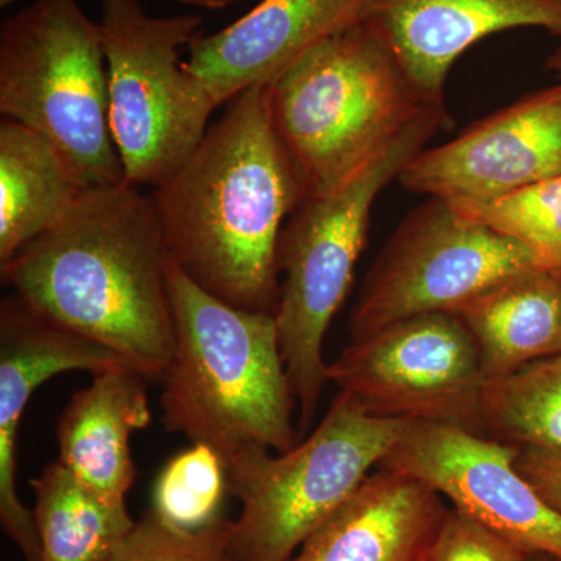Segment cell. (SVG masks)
<instances>
[{
  "label": "cell",
  "instance_id": "6da1fadb",
  "mask_svg": "<svg viewBox=\"0 0 561 561\" xmlns=\"http://www.w3.org/2000/svg\"><path fill=\"white\" fill-rule=\"evenodd\" d=\"M171 260L153 197L125 183L84 191L0 275L44 319L162 381L175 350Z\"/></svg>",
  "mask_w": 561,
  "mask_h": 561
},
{
  "label": "cell",
  "instance_id": "7a4b0ae2",
  "mask_svg": "<svg viewBox=\"0 0 561 561\" xmlns=\"http://www.w3.org/2000/svg\"><path fill=\"white\" fill-rule=\"evenodd\" d=\"M151 197L181 271L228 305L276 312L280 232L306 195L273 124L268 84L236 95Z\"/></svg>",
  "mask_w": 561,
  "mask_h": 561
},
{
  "label": "cell",
  "instance_id": "3957f363",
  "mask_svg": "<svg viewBox=\"0 0 561 561\" xmlns=\"http://www.w3.org/2000/svg\"><path fill=\"white\" fill-rule=\"evenodd\" d=\"M175 350L161 394L162 424L227 460L247 445L286 453L300 443L275 313L210 295L169 267Z\"/></svg>",
  "mask_w": 561,
  "mask_h": 561
},
{
  "label": "cell",
  "instance_id": "277c9868",
  "mask_svg": "<svg viewBox=\"0 0 561 561\" xmlns=\"http://www.w3.org/2000/svg\"><path fill=\"white\" fill-rule=\"evenodd\" d=\"M268 101L306 198L337 190L426 111L445 106L416 90L390 47L362 21L268 84Z\"/></svg>",
  "mask_w": 561,
  "mask_h": 561
},
{
  "label": "cell",
  "instance_id": "5b68a950",
  "mask_svg": "<svg viewBox=\"0 0 561 561\" xmlns=\"http://www.w3.org/2000/svg\"><path fill=\"white\" fill-rule=\"evenodd\" d=\"M448 127L446 106L426 111L337 190L305 198L280 232L278 267L284 279L275 319L280 356L300 409V435L312 426L330 382L324 337L353 284L373 206L408 162Z\"/></svg>",
  "mask_w": 561,
  "mask_h": 561
},
{
  "label": "cell",
  "instance_id": "8992f818",
  "mask_svg": "<svg viewBox=\"0 0 561 561\" xmlns=\"http://www.w3.org/2000/svg\"><path fill=\"white\" fill-rule=\"evenodd\" d=\"M412 420L370 415L339 391L319 426L279 456L247 445L224 461L241 502L230 524L236 561H289L367 481Z\"/></svg>",
  "mask_w": 561,
  "mask_h": 561
},
{
  "label": "cell",
  "instance_id": "52a82bcc",
  "mask_svg": "<svg viewBox=\"0 0 561 561\" xmlns=\"http://www.w3.org/2000/svg\"><path fill=\"white\" fill-rule=\"evenodd\" d=\"M0 111L46 136L84 190L127 183L111 133L101 25L77 0H35L3 22Z\"/></svg>",
  "mask_w": 561,
  "mask_h": 561
},
{
  "label": "cell",
  "instance_id": "ba28073f",
  "mask_svg": "<svg viewBox=\"0 0 561 561\" xmlns=\"http://www.w3.org/2000/svg\"><path fill=\"white\" fill-rule=\"evenodd\" d=\"M202 24L197 13L153 18L139 0H102L111 133L131 186H161L209 130L219 105L180 60Z\"/></svg>",
  "mask_w": 561,
  "mask_h": 561
},
{
  "label": "cell",
  "instance_id": "9c48e42d",
  "mask_svg": "<svg viewBox=\"0 0 561 561\" xmlns=\"http://www.w3.org/2000/svg\"><path fill=\"white\" fill-rule=\"evenodd\" d=\"M537 267L522 243L430 198L402 220L368 271L351 312V341L424 313H456L502 280Z\"/></svg>",
  "mask_w": 561,
  "mask_h": 561
},
{
  "label": "cell",
  "instance_id": "30bf717a",
  "mask_svg": "<svg viewBox=\"0 0 561 561\" xmlns=\"http://www.w3.org/2000/svg\"><path fill=\"white\" fill-rule=\"evenodd\" d=\"M330 382L370 415L453 424L485 435L478 343L457 313H424L351 341Z\"/></svg>",
  "mask_w": 561,
  "mask_h": 561
},
{
  "label": "cell",
  "instance_id": "8fae6325",
  "mask_svg": "<svg viewBox=\"0 0 561 561\" xmlns=\"http://www.w3.org/2000/svg\"><path fill=\"white\" fill-rule=\"evenodd\" d=\"M518 454L489 435L412 420L379 468L424 483L529 556L561 561V512L518 471Z\"/></svg>",
  "mask_w": 561,
  "mask_h": 561
},
{
  "label": "cell",
  "instance_id": "7c38bea8",
  "mask_svg": "<svg viewBox=\"0 0 561 561\" xmlns=\"http://www.w3.org/2000/svg\"><path fill=\"white\" fill-rule=\"evenodd\" d=\"M561 175V81L531 92L457 138L424 147L402 169L404 190L446 202H489Z\"/></svg>",
  "mask_w": 561,
  "mask_h": 561
},
{
  "label": "cell",
  "instance_id": "4fadbf2b",
  "mask_svg": "<svg viewBox=\"0 0 561 561\" xmlns=\"http://www.w3.org/2000/svg\"><path fill=\"white\" fill-rule=\"evenodd\" d=\"M127 367L119 356L44 319L16 294L0 301V523L25 561H41L33 511L18 493V438L32 394L61 373Z\"/></svg>",
  "mask_w": 561,
  "mask_h": 561
},
{
  "label": "cell",
  "instance_id": "5bb4252c",
  "mask_svg": "<svg viewBox=\"0 0 561 561\" xmlns=\"http://www.w3.org/2000/svg\"><path fill=\"white\" fill-rule=\"evenodd\" d=\"M360 21L390 47L405 76L445 103L449 70L479 41L541 28L561 43V0H364Z\"/></svg>",
  "mask_w": 561,
  "mask_h": 561
},
{
  "label": "cell",
  "instance_id": "9a60e30c",
  "mask_svg": "<svg viewBox=\"0 0 561 561\" xmlns=\"http://www.w3.org/2000/svg\"><path fill=\"white\" fill-rule=\"evenodd\" d=\"M364 0H261L241 20L190 44L186 68L217 105L271 84L324 39L360 22Z\"/></svg>",
  "mask_w": 561,
  "mask_h": 561
},
{
  "label": "cell",
  "instance_id": "2e32d148",
  "mask_svg": "<svg viewBox=\"0 0 561 561\" xmlns=\"http://www.w3.org/2000/svg\"><path fill=\"white\" fill-rule=\"evenodd\" d=\"M445 513L430 486L379 468L289 561H423Z\"/></svg>",
  "mask_w": 561,
  "mask_h": 561
},
{
  "label": "cell",
  "instance_id": "e0dca14e",
  "mask_svg": "<svg viewBox=\"0 0 561 561\" xmlns=\"http://www.w3.org/2000/svg\"><path fill=\"white\" fill-rule=\"evenodd\" d=\"M92 376L58 420V460L103 496L125 502L138 476L131 434L151 421L147 379L130 367Z\"/></svg>",
  "mask_w": 561,
  "mask_h": 561
},
{
  "label": "cell",
  "instance_id": "ac0fdd59",
  "mask_svg": "<svg viewBox=\"0 0 561 561\" xmlns=\"http://www.w3.org/2000/svg\"><path fill=\"white\" fill-rule=\"evenodd\" d=\"M478 343L486 381L561 354V271L502 280L456 312Z\"/></svg>",
  "mask_w": 561,
  "mask_h": 561
},
{
  "label": "cell",
  "instance_id": "d6986e66",
  "mask_svg": "<svg viewBox=\"0 0 561 561\" xmlns=\"http://www.w3.org/2000/svg\"><path fill=\"white\" fill-rule=\"evenodd\" d=\"M87 191L46 136L0 125V265L49 231Z\"/></svg>",
  "mask_w": 561,
  "mask_h": 561
},
{
  "label": "cell",
  "instance_id": "ffe728a7",
  "mask_svg": "<svg viewBox=\"0 0 561 561\" xmlns=\"http://www.w3.org/2000/svg\"><path fill=\"white\" fill-rule=\"evenodd\" d=\"M31 485L41 561H105L136 526L125 502L91 489L60 460Z\"/></svg>",
  "mask_w": 561,
  "mask_h": 561
},
{
  "label": "cell",
  "instance_id": "44dd1931",
  "mask_svg": "<svg viewBox=\"0 0 561 561\" xmlns=\"http://www.w3.org/2000/svg\"><path fill=\"white\" fill-rule=\"evenodd\" d=\"M483 424L496 440L561 454V354L486 381Z\"/></svg>",
  "mask_w": 561,
  "mask_h": 561
},
{
  "label": "cell",
  "instance_id": "7402d4cb",
  "mask_svg": "<svg viewBox=\"0 0 561 561\" xmlns=\"http://www.w3.org/2000/svg\"><path fill=\"white\" fill-rule=\"evenodd\" d=\"M468 219L522 243L541 267L561 271V175L489 202H449Z\"/></svg>",
  "mask_w": 561,
  "mask_h": 561
},
{
  "label": "cell",
  "instance_id": "603a6c76",
  "mask_svg": "<svg viewBox=\"0 0 561 561\" xmlns=\"http://www.w3.org/2000/svg\"><path fill=\"white\" fill-rule=\"evenodd\" d=\"M228 490L227 470L219 454L202 443L176 454L154 483L153 507L165 523L184 530H201L220 519Z\"/></svg>",
  "mask_w": 561,
  "mask_h": 561
},
{
  "label": "cell",
  "instance_id": "cb8c5ba5",
  "mask_svg": "<svg viewBox=\"0 0 561 561\" xmlns=\"http://www.w3.org/2000/svg\"><path fill=\"white\" fill-rule=\"evenodd\" d=\"M230 524L220 518L201 530H184L150 508L105 561H236Z\"/></svg>",
  "mask_w": 561,
  "mask_h": 561
},
{
  "label": "cell",
  "instance_id": "d4e9b609",
  "mask_svg": "<svg viewBox=\"0 0 561 561\" xmlns=\"http://www.w3.org/2000/svg\"><path fill=\"white\" fill-rule=\"evenodd\" d=\"M423 561H530V556L451 507L446 508Z\"/></svg>",
  "mask_w": 561,
  "mask_h": 561
},
{
  "label": "cell",
  "instance_id": "484cf974",
  "mask_svg": "<svg viewBox=\"0 0 561 561\" xmlns=\"http://www.w3.org/2000/svg\"><path fill=\"white\" fill-rule=\"evenodd\" d=\"M516 468L542 500L561 512V454L519 448Z\"/></svg>",
  "mask_w": 561,
  "mask_h": 561
},
{
  "label": "cell",
  "instance_id": "4316f807",
  "mask_svg": "<svg viewBox=\"0 0 561 561\" xmlns=\"http://www.w3.org/2000/svg\"><path fill=\"white\" fill-rule=\"evenodd\" d=\"M13 2H16V0H0V7L5 9V7L11 5ZM173 2L184 3V5L201 7V9L221 10L225 9V7L231 5L236 0H173Z\"/></svg>",
  "mask_w": 561,
  "mask_h": 561
},
{
  "label": "cell",
  "instance_id": "83f0119b",
  "mask_svg": "<svg viewBox=\"0 0 561 561\" xmlns=\"http://www.w3.org/2000/svg\"><path fill=\"white\" fill-rule=\"evenodd\" d=\"M546 69L551 70L561 80V43L556 50L546 58Z\"/></svg>",
  "mask_w": 561,
  "mask_h": 561
},
{
  "label": "cell",
  "instance_id": "f1b7e54d",
  "mask_svg": "<svg viewBox=\"0 0 561 561\" xmlns=\"http://www.w3.org/2000/svg\"><path fill=\"white\" fill-rule=\"evenodd\" d=\"M530 561H559V560L553 559V557L542 556V553H534V556H530Z\"/></svg>",
  "mask_w": 561,
  "mask_h": 561
}]
</instances>
